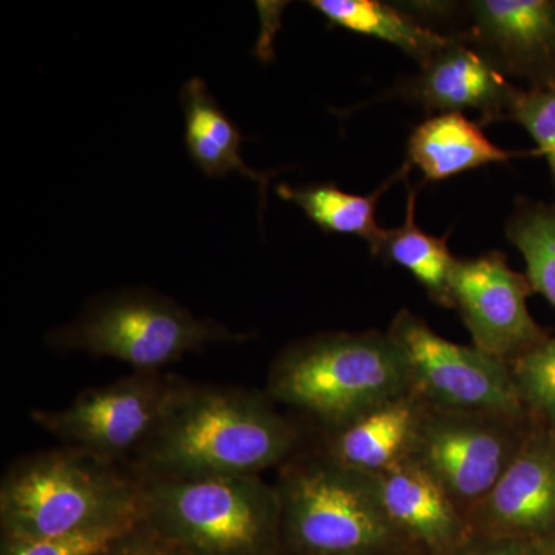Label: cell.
Listing matches in <instances>:
<instances>
[{
    "mask_svg": "<svg viewBox=\"0 0 555 555\" xmlns=\"http://www.w3.org/2000/svg\"><path fill=\"white\" fill-rule=\"evenodd\" d=\"M547 555H555V547H553V550H551L550 553H547Z\"/></svg>",
    "mask_w": 555,
    "mask_h": 555,
    "instance_id": "obj_27",
    "label": "cell"
},
{
    "mask_svg": "<svg viewBox=\"0 0 555 555\" xmlns=\"http://www.w3.org/2000/svg\"><path fill=\"white\" fill-rule=\"evenodd\" d=\"M181 385L160 372H133L79 393L68 406L35 409L30 420L64 447L118 465L147 444Z\"/></svg>",
    "mask_w": 555,
    "mask_h": 555,
    "instance_id": "obj_8",
    "label": "cell"
},
{
    "mask_svg": "<svg viewBox=\"0 0 555 555\" xmlns=\"http://www.w3.org/2000/svg\"><path fill=\"white\" fill-rule=\"evenodd\" d=\"M507 118L516 120L545 156L555 188V89L518 90Z\"/></svg>",
    "mask_w": 555,
    "mask_h": 555,
    "instance_id": "obj_24",
    "label": "cell"
},
{
    "mask_svg": "<svg viewBox=\"0 0 555 555\" xmlns=\"http://www.w3.org/2000/svg\"><path fill=\"white\" fill-rule=\"evenodd\" d=\"M426 411L412 390L390 398L343 425L328 427L324 456L363 476L386 473L414 456Z\"/></svg>",
    "mask_w": 555,
    "mask_h": 555,
    "instance_id": "obj_14",
    "label": "cell"
},
{
    "mask_svg": "<svg viewBox=\"0 0 555 555\" xmlns=\"http://www.w3.org/2000/svg\"><path fill=\"white\" fill-rule=\"evenodd\" d=\"M142 520V480L73 448L24 456L0 483L2 539L75 534Z\"/></svg>",
    "mask_w": 555,
    "mask_h": 555,
    "instance_id": "obj_2",
    "label": "cell"
},
{
    "mask_svg": "<svg viewBox=\"0 0 555 555\" xmlns=\"http://www.w3.org/2000/svg\"><path fill=\"white\" fill-rule=\"evenodd\" d=\"M142 524L182 555H272L283 509L258 476L149 478Z\"/></svg>",
    "mask_w": 555,
    "mask_h": 555,
    "instance_id": "obj_3",
    "label": "cell"
},
{
    "mask_svg": "<svg viewBox=\"0 0 555 555\" xmlns=\"http://www.w3.org/2000/svg\"><path fill=\"white\" fill-rule=\"evenodd\" d=\"M142 520L120 521L49 539H2V555H100Z\"/></svg>",
    "mask_w": 555,
    "mask_h": 555,
    "instance_id": "obj_23",
    "label": "cell"
},
{
    "mask_svg": "<svg viewBox=\"0 0 555 555\" xmlns=\"http://www.w3.org/2000/svg\"><path fill=\"white\" fill-rule=\"evenodd\" d=\"M408 155L409 163L433 182L513 158L462 113H441L420 124L409 138Z\"/></svg>",
    "mask_w": 555,
    "mask_h": 555,
    "instance_id": "obj_17",
    "label": "cell"
},
{
    "mask_svg": "<svg viewBox=\"0 0 555 555\" xmlns=\"http://www.w3.org/2000/svg\"><path fill=\"white\" fill-rule=\"evenodd\" d=\"M415 203L416 190L409 189L406 221L400 228L387 230L378 257L411 272L436 305L454 308L451 276L456 258L449 251L447 238L429 235L416 224Z\"/></svg>",
    "mask_w": 555,
    "mask_h": 555,
    "instance_id": "obj_20",
    "label": "cell"
},
{
    "mask_svg": "<svg viewBox=\"0 0 555 555\" xmlns=\"http://www.w3.org/2000/svg\"><path fill=\"white\" fill-rule=\"evenodd\" d=\"M469 13L466 38L496 67L531 89H555L554 0H477Z\"/></svg>",
    "mask_w": 555,
    "mask_h": 555,
    "instance_id": "obj_12",
    "label": "cell"
},
{
    "mask_svg": "<svg viewBox=\"0 0 555 555\" xmlns=\"http://www.w3.org/2000/svg\"><path fill=\"white\" fill-rule=\"evenodd\" d=\"M309 5L335 27L392 43L420 67L451 40V36L430 30L411 14L378 0H312Z\"/></svg>",
    "mask_w": 555,
    "mask_h": 555,
    "instance_id": "obj_19",
    "label": "cell"
},
{
    "mask_svg": "<svg viewBox=\"0 0 555 555\" xmlns=\"http://www.w3.org/2000/svg\"><path fill=\"white\" fill-rule=\"evenodd\" d=\"M506 235L525 259L532 292H539L555 308V204L518 201Z\"/></svg>",
    "mask_w": 555,
    "mask_h": 555,
    "instance_id": "obj_21",
    "label": "cell"
},
{
    "mask_svg": "<svg viewBox=\"0 0 555 555\" xmlns=\"http://www.w3.org/2000/svg\"><path fill=\"white\" fill-rule=\"evenodd\" d=\"M244 338L169 298L133 288L94 299L73 323L47 335V343L57 352L113 358L134 372H160L207 345Z\"/></svg>",
    "mask_w": 555,
    "mask_h": 555,
    "instance_id": "obj_5",
    "label": "cell"
},
{
    "mask_svg": "<svg viewBox=\"0 0 555 555\" xmlns=\"http://www.w3.org/2000/svg\"><path fill=\"white\" fill-rule=\"evenodd\" d=\"M179 98L184 109L185 147L193 164L207 178H225L236 171L257 182L264 206L268 182L275 173H258L244 163L243 134L215 100L207 83L192 78L184 83Z\"/></svg>",
    "mask_w": 555,
    "mask_h": 555,
    "instance_id": "obj_16",
    "label": "cell"
},
{
    "mask_svg": "<svg viewBox=\"0 0 555 555\" xmlns=\"http://www.w3.org/2000/svg\"><path fill=\"white\" fill-rule=\"evenodd\" d=\"M528 278L509 268L500 251L456 258L451 276L452 305L474 346L509 364L547 338L528 309Z\"/></svg>",
    "mask_w": 555,
    "mask_h": 555,
    "instance_id": "obj_10",
    "label": "cell"
},
{
    "mask_svg": "<svg viewBox=\"0 0 555 555\" xmlns=\"http://www.w3.org/2000/svg\"><path fill=\"white\" fill-rule=\"evenodd\" d=\"M420 68L406 94L429 112L476 109L483 124L509 115L518 89L466 35L451 36L448 46Z\"/></svg>",
    "mask_w": 555,
    "mask_h": 555,
    "instance_id": "obj_13",
    "label": "cell"
},
{
    "mask_svg": "<svg viewBox=\"0 0 555 555\" xmlns=\"http://www.w3.org/2000/svg\"><path fill=\"white\" fill-rule=\"evenodd\" d=\"M473 516L494 539L555 547V429L532 423L517 455Z\"/></svg>",
    "mask_w": 555,
    "mask_h": 555,
    "instance_id": "obj_11",
    "label": "cell"
},
{
    "mask_svg": "<svg viewBox=\"0 0 555 555\" xmlns=\"http://www.w3.org/2000/svg\"><path fill=\"white\" fill-rule=\"evenodd\" d=\"M531 420L427 406L415 460L460 509L473 513L517 455Z\"/></svg>",
    "mask_w": 555,
    "mask_h": 555,
    "instance_id": "obj_9",
    "label": "cell"
},
{
    "mask_svg": "<svg viewBox=\"0 0 555 555\" xmlns=\"http://www.w3.org/2000/svg\"><path fill=\"white\" fill-rule=\"evenodd\" d=\"M411 390L403 353L378 332H335L294 343L273 361L268 378L270 400L308 412L327 427Z\"/></svg>",
    "mask_w": 555,
    "mask_h": 555,
    "instance_id": "obj_4",
    "label": "cell"
},
{
    "mask_svg": "<svg viewBox=\"0 0 555 555\" xmlns=\"http://www.w3.org/2000/svg\"><path fill=\"white\" fill-rule=\"evenodd\" d=\"M250 390L182 383L134 456L139 478L258 476L294 451L297 427Z\"/></svg>",
    "mask_w": 555,
    "mask_h": 555,
    "instance_id": "obj_1",
    "label": "cell"
},
{
    "mask_svg": "<svg viewBox=\"0 0 555 555\" xmlns=\"http://www.w3.org/2000/svg\"><path fill=\"white\" fill-rule=\"evenodd\" d=\"M276 489L283 535L301 555H378L400 537L374 480L326 456L288 466Z\"/></svg>",
    "mask_w": 555,
    "mask_h": 555,
    "instance_id": "obj_6",
    "label": "cell"
},
{
    "mask_svg": "<svg viewBox=\"0 0 555 555\" xmlns=\"http://www.w3.org/2000/svg\"><path fill=\"white\" fill-rule=\"evenodd\" d=\"M371 478L398 535H406L437 554L462 545L469 528L463 511L415 460Z\"/></svg>",
    "mask_w": 555,
    "mask_h": 555,
    "instance_id": "obj_15",
    "label": "cell"
},
{
    "mask_svg": "<svg viewBox=\"0 0 555 555\" xmlns=\"http://www.w3.org/2000/svg\"><path fill=\"white\" fill-rule=\"evenodd\" d=\"M409 163L393 177L383 182L371 195L345 192L335 184H313L305 188L280 184L278 196L301 208L310 221L327 233L356 235L369 244L372 255H378L385 243L387 230L378 225L377 206L383 193L401 178H408Z\"/></svg>",
    "mask_w": 555,
    "mask_h": 555,
    "instance_id": "obj_18",
    "label": "cell"
},
{
    "mask_svg": "<svg viewBox=\"0 0 555 555\" xmlns=\"http://www.w3.org/2000/svg\"><path fill=\"white\" fill-rule=\"evenodd\" d=\"M551 550L514 539H494L489 545L467 547L462 555H547Z\"/></svg>",
    "mask_w": 555,
    "mask_h": 555,
    "instance_id": "obj_26",
    "label": "cell"
},
{
    "mask_svg": "<svg viewBox=\"0 0 555 555\" xmlns=\"http://www.w3.org/2000/svg\"><path fill=\"white\" fill-rule=\"evenodd\" d=\"M100 555H182L144 524L113 543Z\"/></svg>",
    "mask_w": 555,
    "mask_h": 555,
    "instance_id": "obj_25",
    "label": "cell"
},
{
    "mask_svg": "<svg viewBox=\"0 0 555 555\" xmlns=\"http://www.w3.org/2000/svg\"><path fill=\"white\" fill-rule=\"evenodd\" d=\"M509 369L528 418L555 429V337L511 361Z\"/></svg>",
    "mask_w": 555,
    "mask_h": 555,
    "instance_id": "obj_22",
    "label": "cell"
},
{
    "mask_svg": "<svg viewBox=\"0 0 555 555\" xmlns=\"http://www.w3.org/2000/svg\"><path fill=\"white\" fill-rule=\"evenodd\" d=\"M387 335L406 360L412 392L426 406L529 420L505 361L440 337L406 309Z\"/></svg>",
    "mask_w": 555,
    "mask_h": 555,
    "instance_id": "obj_7",
    "label": "cell"
}]
</instances>
